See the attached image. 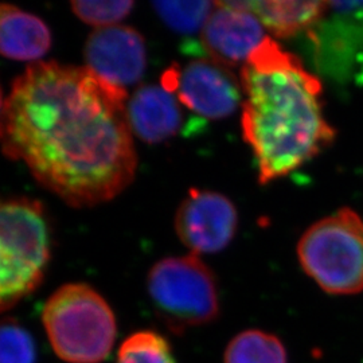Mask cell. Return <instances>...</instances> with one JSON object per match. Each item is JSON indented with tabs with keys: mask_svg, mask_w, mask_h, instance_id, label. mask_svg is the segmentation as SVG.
I'll return each mask as SVG.
<instances>
[{
	"mask_svg": "<svg viewBox=\"0 0 363 363\" xmlns=\"http://www.w3.org/2000/svg\"><path fill=\"white\" fill-rule=\"evenodd\" d=\"M128 93L86 66L34 62L15 78L0 115V147L73 208L121 194L138 169Z\"/></svg>",
	"mask_w": 363,
	"mask_h": 363,
	"instance_id": "6da1fadb",
	"label": "cell"
},
{
	"mask_svg": "<svg viewBox=\"0 0 363 363\" xmlns=\"http://www.w3.org/2000/svg\"><path fill=\"white\" fill-rule=\"evenodd\" d=\"M244 140L259 169V184L281 179L334 143L322 82L292 52L267 37L241 67Z\"/></svg>",
	"mask_w": 363,
	"mask_h": 363,
	"instance_id": "7a4b0ae2",
	"label": "cell"
},
{
	"mask_svg": "<svg viewBox=\"0 0 363 363\" xmlns=\"http://www.w3.org/2000/svg\"><path fill=\"white\" fill-rule=\"evenodd\" d=\"M52 256L42 203L26 196L0 198V313L38 288Z\"/></svg>",
	"mask_w": 363,
	"mask_h": 363,
	"instance_id": "3957f363",
	"label": "cell"
},
{
	"mask_svg": "<svg viewBox=\"0 0 363 363\" xmlns=\"http://www.w3.org/2000/svg\"><path fill=\"white\" fill-rule=\"evenodd\" d=\"M42 323L52 350L66 363H103L116 342L115 313L84 283L60 286L45 304Z\"/></svg>",
	"mask_w": 363,
	"mask_h": 363,
	"instance_id": "277c9868",
	"label": "cell"
},
{
	"mask_svg": "<svg viewBox=\"0 0 363 363\" xmlns=\"http://www.w3.org/2000/svg\"><path fill=\"white\" fill-rule=\"evenodd\" d=\"M303 271L327 294L363 291V220L342 208L311 225L298 244Z\"/></svg>",
	"mask_w": 363,
	"mask_h": 363,
	"instance_id": "5b68a950",
	"label": "cell"
},
{
	"mask_svg": "<svg viewBox=\"0 0 363 363\" xmlns=\"http://www.w3.org/2000/svg\"><path fill=\"white\" fill-rule=\"evenodd\" d=\"M147 292L156 316L175 334L208 325L220 315L216 276L193 253L154 264L147 276Z\"/></svg>",
	"mask_w": 363,
	"mask_h": 363,
	"instance_id": "8992f818",
	"label": "cell"
},
{
	"mask_svg": "<svg viewBox=\"0 0 363 363\" xmlns=\"http://www.w3.org/2000/svg\"><path fill=\"white\" fill-rule=\"evenodd\" d=\"M162 86L174 93L182 105L208 120L232 116L244 99L241 81L230 69L211 60L169 66L162 76Z\"/></svg>",
	"mask_w": 363,
	"mask_h": 363,
	"instance_id": "52a82bcc",
	"label": "cell"
},
{
	"mask_svg": "<svg viewBox=\"0 0 363 363\" xmlns=\"http://www.w3.org/2000/svg\"><path fill=\"white\" fill-rule=\"evenodd\" d=\"M238 229V211L220 193L191 189L175 214V232L193 255L218 253L229 247Z\"/></svg>",
	"mask_w": 363,
	"mask_h": 363,
	"instance_id": "ba28073f",
	"label": "cell"
},
{
	"mask_svg": "<svg viewBox=\"0 0 363 363\" xmlns=\"http://www.w3.org/2000/svg\"><path fill=\"white\" fill-rule=\"evenodd\" d=\"M84 58L86 67L97 77L127 91L145 73V40L133 27L97 28L86 39Z\"/></svg>",
	"mask_w": 363,
	"mask_h": 363,
	"instance_id": "9c48e42d",
	"label": "cell"
},
{
	"mask_svg": "<svg viewBox=\"0 0 363 363\" xmlns=\"http://www.w3.org/2000/svg\"><path fill=\"white\" fill-rule=\"evenodd\" d=\"M265 38V28L245 1H216L201 33L208 60L228 69L242 67Z\"/></svg>",
	"mask_w": 363,
	"mask_h": 363,
	"instance_id": "30bf717a",
	"label": "cell"
},
{
	"mask_svg": "<svg viewBox=\"0 0 363 363\" xmlns=\"http://www.w3.org/2000/svg\"><path fill=\"white\" fill-rule=\"evenodd\" d=\"M308 35L320 66L346 69L363 49V3L328 1L325 18Z\"/></svg>",
	"mask_w": 363,
	"mask_h": 363,
	"instance_id": "8fae6325",
	"label": "cell"
},
{
	"mask_svg": "<svg viewBox=\"0 0 363 363\" xmlns=\"http://www.w3.org/2000/svg\"><path fill=\"white\" fill-rule=\"evenodd\" d=\"M130 130L148 144L167 142L175 138L184 121L179 99L162 85H144L133 91L127 101Z\"/></svg>",
	"mask_w": 363,
	"mask_h": 363,
	"instance_id": "7c38bea8",
	"label": "cell"
},
{
	"mask_svg": "<svg viewBox=\"0 0 363 363\" xmlns=\"http://www.w3.org/2000/svg\"><path fill=\"white\" fill-rule=\"evenodd\" d=\"M52 31L34 13L0 3V55L15 61H38L52 48Z\"/></svg>",
	"mask_w": 363,
	"mask_h": 363,
	"instance_id": "4fadbf2b",
	"label": "cell"
},
{
	"mask_svg": "<svg viewBox=\"0 0 363 363\" xmlns=\"http://www.w3.org/2000/svg\"><path fill=\"white\" fill-rule=\"evenodd\" d=\"M265 30L277 38H291L310 33L325 18L328 1L261 0L245 1Z\"/></svg>",
	"mask_w": 363,
	"mask_h": 363,
	"instance_id": "5bb4252c",
	"label": "cell"
},
{
	"mask_svg": "<svg viewBox=\"0 0 363 363\" xmlns=\"http://www.w3.org/2000/svg\"><path fill=\"white\" fill-rule=\"evenodd\" d=\"M225 363H286V349L274 335L249 330L229 343Z\"/></svg>",
	"mask_w": 363,
	"mask_h": 363,
	"instance_id": "9a60e30c",
	"label": "cell"
},
{
	"mask_svg": "<svg viewBox=\"0 0 363 363\" xmlns=\"http://www.w3.org/2000/svg\"><path fill=\"white\" fill-rule=\"evenodd\" d=\"M152 9L166 26L178 34L202 33L216 1H155Z\"/></svg>",
	"mask_w": 363,
	"mask_h": 363,
	"instance_id": "2e32d148",
	"label": "cell"
},
{
	"mask_svg": "<svg viewBox=\"0 0 363 363\" xmlns=\"http://www.w3.org/2000/svg\"><path fill=\"white\" fill-rule=\"evenodd\" d=\"M116 363H177L169 340L156 331L130 334L117 351Z\"/></svg>",
	"mask_w": 363,
	"mask_h": 363,
	"instance_id": "e0dca14e",
	"label": "cell"
},
{
	"mask_svg": "<svg viewBox=\"0 0 363 363\" xmlns=\"http://www.w3.org/2000/svg\"><path fill=\"white\" fill-rule=\"evenodd\" d=\"M35 340L15 319L0 320V363H35Z\"/></svg>",
	"mask_w": 363,
	"mask_h": 363,
	"instance_id": "ac0fdd59",
	"label": "cell"
},
{
	"mask_svg": "<svg viewBox=\"0 0 363 363\" xmlns=\"http://www.w3.org/2000/svg\"><path fill=\"white\" fill-rule=\"evenodd\" d=\"M73 13L86 25L105 28L117 26L130 15L135 3L130 0H100V1H72Z\"/></svg>",
	"mask_w": 363,
	"mask_h": 363,
	"instance_id": "d6986e66",
	"label": "cell"
},
{
	"mask_svg": "<svg viewBox=\"0 0 363 363\" xmlns=\"http://www.w3.org/2000/svg\"><path fill=\"white\" fill-rule=\"evenodd\" d=\"M4 103H6V100H3V93H1V88H0V115H1V111H3Z\"/></svg>",
	"mask_w": 363,
	"mask_h": 363,
	"instance_id": "ffe728a7",
	"label": "cell"
}]
</instances>
